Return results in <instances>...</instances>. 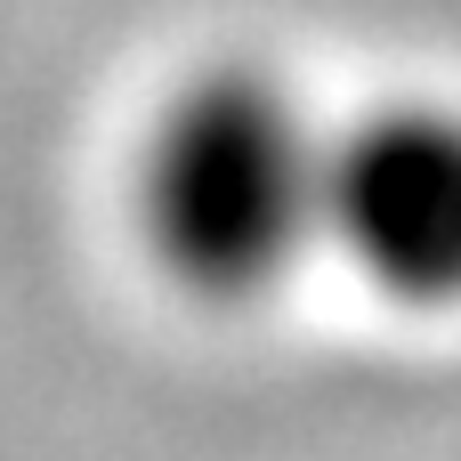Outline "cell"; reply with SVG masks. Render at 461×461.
<instances>
[{
	"instance_id": "1",
	"label": "cell",
	"mask_w": 461,
	"mask_h": 461,
	"mask_svg": "<svg viewBox=\"0 0 461 461\" xmlns=\"http://www.w3.org/2000/svg\"><path fill=\"white\" fill-rule=\"evenodd\" d=\"M332 122L251 57L178 73L130 138V235L162 284L203 308H251L324 251Z\"/></svg>"
},
{
	"instance_id": "2",
	"label": "cell",
	"mask_w": 461,
	"mask_h": 461,
	"mask_svg": "<svg viewBox=\"0 0 461 461\" xmlns=\"http://www.w3.org/2000/svg\"><path fill=\"white\" fill-rule=\"evenodd\" d=\"M324 251L405 316L461 308V97L397 89L332 122Z\"/></svg>"
}]
</instances>
